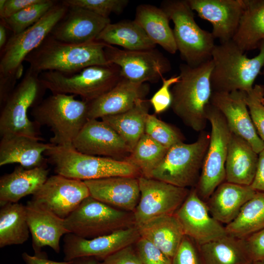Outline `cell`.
<instances>
[{
    "label": "cell",
    "mask_w": 264,
    "mask_h": 264,
    "mask_svg": "<svg viewBox=\"0 0 264 264\" xmlns=\"http://www.w3.org/2000/svg\"><path fill=\"white\" fill-rule=\"evenodd\" d=\"M212 60L198 66H179L178 81L171 90L174 112L184 124L197 132L204 131L207 119L205 108L213 92L211 75Z\"/></svg>",
    "instance_id": "1"
},
{
    "label": "cell",
    "mask_w": 264,
    "mask_h": 264,
    "mask_svg": "<svg viewBox=\"0 0 264 264\" xmlns=\"http://www.w3.org/2000/svg\"><path fill=\"white\" fill-rule=\"evenodd\" d=\"M107 45L97 40L83 44H69L49 34L24 61L39 73L46 71L72 73L90 66L111 64L106 57Z\"/></svg>",
    "instance_id": "2"
},
{
    "label": "cell",
    "mask_w": 264,
    "mask_h": 264,
    "mask_svg": "<svg viewBox=\"0 0 264 264\" xmlns=\"http://www.w3.org/2000/svg\"><path fill=\"white\" fill-rule=\"evenodd\" d=\"M258 49L259 54L250 58L232 40L216 44L212 53L213 91L248 93L251 90L256 78L264 68V41Z\"/></svg>",
    "instance_id": "3"
},
{
    "label": "cell",
    "mask_w": 264,
    "mask_h": 264,
    "mask_svg": "<svg viewBox=\"0 0 264 264\" xmlns=\"http://www.w3.org/2000/svg\"><path fill=\"white\" fill-rule=\"evenodd\" d=\"M88 102L77 100L74 95L52 94L32 108L34 121L46 126L53 133L50 143L72 146L88 118Z\"/></svg>",
    "instance_id": "4"
},
{
    "label": "cell",
    "mask_w": 264,
    "mask_h": 264,
    "mask_svg": "<svg viewBox=\"0 0 264 264\" xmlns=\"http://www.w3.org/2000/svg\"><path fill=\"white\" fill-rule=\"evenodd\" d=\"M55 172L82 181L112 176H141L132 164L124 160L82 154L73 146L52 145L44 154Z\"/></svg>",
    "instance_id": "5"
},
{
    "label": "cell",
    "mask_w": 264,
    "mask_h": 264,
    "mask_svg": "<svg viewBox=\"0 0 264 264\" xmlns=\"http://www.w3.org/2000/svg\"><path fill=\"white\" fill-rule=\"evenodd\" d=\"M39 78L52 94L78 95L89 102L111 89L122 77L119 67L110 64L90 66L72 73L44 71Z\"/></svg>",
    "instance_id": "6"
},
{
    "label": "cell",
    "mask_w": 264,
    "mask_h": 264,
    "mask_svg": "<svg viewBox=\"0 0 264 264\" xmlns=\"http://www.w3.org/2000/svg\"><path fill=\"white\" fill-rule=\"evenodd\" d=\"M160 8L174 23L173 31L177 49L186 64L196 66L211 60L215 39L211 32L197 23L194 11L187 0H165Z\"/></svg>",
    "instance_id": "7"
},
{
    "label": "cell",
    "mask_w": 264,
    "mask_h": 264,
    "mask_svg": "<svg viewBox=\"0 0 264 264\" xmlns=\"http://www.w3.org/2000/svg\"><path fill=\"white\" fill-rule=\"evenodd\" d=\"M39 74L29 67L2 105L0 115L1 137L18 134L43 139L40 136V126L34 121H31L27 114L29 108L34 107L43 100L46 90L40 79Z\"/></svg>",
    "instance_id": "8"
},
{
    "label": "cell",
    "mask_w": 264,
    "mask_h": 264,
    "mask_svg": "<svg viewBox=\"0 0 264 264\" xmlns=\"http://www.w3.org/2000/svg\"><path fill=\"white\" fill-rule=\"evenodd\" d=\"M209 141L210 133L203 131L193 143L182 142L173 145L168 149L150 178L180 187H195L200 175Z\"/></svg>",
    "instance_id": "9"
},
{
    "label": "cell",
    "mask_w": 264,
    "mask_h": 264,
    "mask_svg": "<svg viewBox=\"0 0 264 264\" xmlns=\"http://www.w3.org/2000/svg\"><path fill=\"white\" fill-rule=\"evenodd\" d=\"M65 225L68 233L91 239L134 226L135 222L133 212L114 208L90 196L65 219Z\"/></svg>",
    "instance_id": "10"
},
{
    "label": "cell",
    "mask_w": 264,
    "mask_h": 264,
    "mask_svg": "<svg viewBox=\"0 0 264 264\" xmlns=\"http://www.w3.org/2000/svg\"><path fill=\"white\" fill-rule=\"evenodd\" d=\"M211 126L210 141L200 175L194 187L199 198L206 201L225 180V162L231 131L222 113L210 103L205 108Z\"/></svg>",
    "instance_id": "11"
},
{
    "label": "cell",
    "mask_w": 264,
    "mask_h": 264,
    "mask_svg": "<svg viewBox=\"0 0 264 264\" xmlns=\"http://www.w3.org/2000/svg\"><path fill=\"white\" fill-rule=\"evenodd\" d=\"M68 9L62 0L58 1L36 23L20 33L12 34L1 49L0 77L16 76L26 56L50 34Z\"/></svg>",
    "instance_id": "12"
},
{
    "label": "cell",
    "mask_w": 264,
    "mask_h": 264,
    "mask_svg": "<svg viewBox=\"0 0 264 264\" xmlns=\"http://www.w3.org/2000/svg\"><path fill=\"white\" fill-rule=\"evenodd\" d=\"M138 179L140 196L133 212L137 227L154 218L174 214L190 191L153 178L141 176Z\"/></svg>",
    "instance_id": "13"
},
{
    "label": "cell",
    "mask_w": 264,
    "mask_h": 264,
    "mask_svg": "<svg viewBox=\"0 0 264 264\" xmlns=\"http://www.w3.org/2000/svg\"><path fill=\"white\" fill-rule=\"evenodd\" d=\"M108 61L118 66L122 77L134 83L157 82L171 69L170 62L155 48L131 51L107 44Z\"/></svg>",
    "instance_id": "14"
},
{
    "label": "cell",
    "mask_w": 264,
    "mask_h": 264,
    "mask_svg": "<svg viewBox=\"0 0 264 264\" xmlns=\"http://www.w3.org/2000/svg\"><path fill=\"white\" fill-rule=\"evenodd\" d=\"M140 238L135 225L91 239L68 233L64 238V261L84 257L103 261L115 252L135 244Z\"/></svg>",
    "instance_id": "15"
},
{
    "label": "cell",
    "mask_w": 264,
    "mask_h": 264,
    "mask_svg": "<svg viewBox=\"0 0 264 264\" xmlns=\"http://www.w3.org/2000/svg\"><path fill=\"white\" fill-rule=\"evenodd\" d=\"M89 196L84 181L57 174L48 177L31 200L65 219Z\"/></svg>",
    "instance_id": "16"
},
{
    "label": "cell",
    "mask_w": 264,
    "mask_h": 264,
    "mask_svg": "<svg viewBox=\"0 0 264 264\" xmlns=\"http://www.w3.org/2000/svg\"><path fill=\"white\" fill-rule=\"evenodd\" d=\"M185 236L201 245L227 235L225 226L210 214L205 201L194 187L174 214Z\"/></svg>",
    "instance_id": "17"
},
{
    "label": "cell",
    "mask_w": 264,
    "mask_h": 264,
    "mask_svg": "<svg viewBox=\"0 0 264 264\" xmlns=\"http://www.w3.org/2000/svg\"><path fill=\"white\" fill-rule=\"evenodd\" d=\"M247 93L213 91L210 103L224 116L232 132L246 140L259 154L264 142L259 137L252 121L246 104Z\"/></svg>",
    "instance_id": "18"
},
{
    "label": "cell",
    "mask_w": 264,
    "mask_h": 264,
    "mask_svg": "<svg viewBox=\"0 0 264 264\" xmlns=\"http://www.w3.org/2000/svg\"><path fill=\"white\" fill-rule=\"evenodd\" d=\"M73 147L84 154L125 160L130 148L109 125L102 120L89 119L72 143Z\"/></svg>",
    "instance_id": "19"
},
{
    "label": "cell",
    "mask_w": 264,
    "mask_h": 264,
    "mask_svg": "<svg viewBox=\"0 0 264 264\" xmlns=\"http://www.w3.org/2000/svg\"><path fill=\"white\" fill-rule=\"evenodd\" d=\"M191 9L212 25V34L220 43L232 40L238 28L244 0H187Z\"/></svg>",
    "instance_id": "20"
},
{
    "label": "cell",
    "mask_w": 264,
    "mask_h": 264,
    "mask_svg": "<svg viewBox=\"0 0 264 264\" xmlns=\"http://www.w3.org/2000/svg\"><path fill=\"white\" fill-rule=\"evenodd\" d=\"M110 21L89 10L68 7L63 18L50 35L55 39L73 44H83L95 41Z\"/></svg>",
    "instance_id": "21"
},
{
    "label": "cell",
    "mask_w": 264,
    "mask_h": 264,
    "mask_svg": "<svg viewBox=\"0 0 264 264\" xmlns=\"http://www.w3.org/2000/svg\"><path fill=\"white\" fill-rule=\"evenodd\" d=\"M84 181L91 197L114 208L133 212L138 203V177L112 176Z\"/></svg>",
    "instance_id": "22"
},
{
    "label": "cell",
    "mask_w": 264,
    "mask_h": 264,
    "mask_svg": "<svg viewBox=\"0 0 264 264\" xmlns=\"http://www.w3.org/2000/svg\"><path fill=\"white\" fill-rule=\"evenodd\" d=\"M149 91L146 83H136L122 77L111 89L88 102V120L124 113L144 99Z\"/></svg>",
    "instance_id": "23"
},
{
    "label": "cell",
    "mask_w": 264,
    "mask_h": 264,
    "mask_svg": "<svg viewBox=\"0 0 264 264\" xmlns=\"http://www.w3.org/2000/svg\"><path fill=\"white\" fill-rule=\"evenodd\" d=\"M25 207L35 254L42 253V249L44 246H49L59 253L60 239L68 233L65 227V219L31 200Z\"/></svg>",
    "instance_id": "24"
},
{
    "label": "cell",
    "mask_w": 264,
    "mask_h": 264,
    "mask_svg": "<svg viewBox=\"0 0 264 264\" xmlns=\"http://www.w3.org/2000/svg\"><path fill=\"white\" fill-rule=\"evenodd\" d=\"M0 166L18 163L26 168L46 166L44 154L53 144L44 143L43 139L9 134L1 137Z\"/></svg>",
    "instance_id": "25"
},
{
    "label": "cell",
    "mask_w": 264,
    "mask_h": 264,
    "mask_svg": "<svg viewBox=\"0 0 264 264\" xmlns=\"http://www.w3.org/2000/svg\"><path fill=\"white\" fill-rule=\"evenodd\" d=\"M259 154L244 139L231 133L225 162V181L250 186L254 178Z\"/></svg>",
    "instance_id": "26"
},
{
    "label": "cell",
    "mask_w": 264,
    "mask_h": 264,
    "mask_svg": "<svg viewBox=\"0 0 264 264\" xmlns=\"http://www.w3.org/2000/svg\"><path fill=\"white\" fill-rule=\"evenodd\" d=\"M256 192L250 186L225 181L218 186L206 203L211 215L226 225L235 219Z\"/></svg>",
    "instance_id": "27"
},
{
    "label": "cell",
    "mask_w": 264,
    "mask_h": 264,
    "mask_svg": "<svg viewBox=\"0 0 264 264\" xmlns=\"http://www.w3.org/2000/svg\"><path fill=\"white\" fill-rule=\"evenodd\" d=\"M46 166L26 168L21 165L0 178V204L16 203L23 197L35 194L48 178Z\"/></svg>",
    "instance_id": "28"
},
{
    "label": "cell",
    "mask_w": 264,
    "mask_h": 264,
    "mask_svg": "<svg viewBox=\"0 0 264 264\" xmlns=\"http://www.w3.org/2000/svg\"><path fill=\"white\" fill-rule=\"evenodd\" d=\"M202 264H253L245 239L229 235L198 245Z\"/></svg>",
    "instance_id": "29"
},
{
    "label": "cell",
    "mask_w": 264,
    "mask_h": 264,
    "mask_svg": "<svg viewBox=\"0 0 264 264\" xmlns=\"http://www.w3.org/2000/svg\"><path fill=\"white\" fill-rule=\"evenodd\" d=\"M140 237L172 259L185 236L174 214L160 216L137 227Z\"/></svg>",
    "instance_id": "30"
},
{
    "label": "cell",
    "mask_w": 264,
    "mask_h": 264,
    "mask_svg": "<svg viewBox=\"0 0 264 264\" xmlns=\"http://www.w3.org/2000/svg\"><path fill=\"white\" fill-rule=\"evenodd\" d=\"M134 20L145 31L149 38L165 50L174 54L177 51L170 19L160 7L142 4L136 8Z\"/></svg>",
    "instance_id": "31"
},
{
    "label": "cell",
    "mask_w": 264,
    "mask_h": 264,
    "mask_svg": "<svg viewBox=\"0 0 264 264\" xmlns=\"http://www.w3.org/2000/svg\"><path fill=\"white\" fill-rule=\"evenodd\" d=\"M244 7L232 40L244 52L258 48L264 41V0H244Z\"/></svg>",
    "instance_id": "32"
},
{
    "label": "cell",
    "mask_w": 264,
    "mask_h": 264,
    "mask_svg": "<svg viewBox=\"0 0 264 264\" xmlns=\"http://www.w3.org/2000/svg\"><path fill=\"white\" fill-rule=\"evenodd\" d=\"M150 104L148 100L140 99L133 108L124 113L101 118L118 134L131 152L145 133Z\"/></svg>",
    "instance_id": "33"
},
{
    "label": "cell",
    "mask_w": 264,
    "mask_h": 264,
    "mask_svg": "<svg viewBox=\"0 0 264 264\" xmlns=\"http://www.w3.org/2000/svg\"><path fill=\"white\" fill-rule=\"evenodd\" d=\"M96 40L131 51L152 49L155 48L156 45L134 20L108 24Z\"/></svg>",
    "instance_id": "34"
},
{
    "label": "cell",
    "mask_w": 264,
    "mask_h": 264,
    "mask_svg": "<svg viewBox=\"0 0 264 264\" xmlns=\"http://www.w3.org/2000/svg\"><path fill=\"white\" fill-rule=\"evenodd\" d=\"M0 206V247L21 244L26 242L30 231L25 206L16 202Z\"/></svg>",
    "instance_id": "35"
},
{
    "label": "cell",
    "mask_w": 264,
    "mask_h": 264,
    "mask_svg": "<svg viewBox=\"0 0 264 264\" xmlns=\"http://www.w3.org/2000/svg\"><path fill=\"white\" fill-rule=\"evenodd\" d=\"M225 228L227 235L243 239L264 229V193L256 191Z\"/></svg>",
    "instance_id": "36"
},
{
    "label": "cell",
    "mask_w": 264,
    "mask_h": 264,
    "mask_svg": "<svg viewBox=\"0 0 264 264\" xmlns=\"http://www.w3.org/2000/svg\"><path fill=\"white\" fill-rule=\"evenodd\" d=\"M167 150L144 133L124 160L134 165L141 176L150 178L151 173L160 163Z\"/></svg>",
    "instance_id": "37"
},
{
    "label": "cell",
    "mask_w": 264,
    "mask_h": 264,
    "mask_svg": "<svg viewBox=\"0 0 264 264\" xmlns=\"http://www.w3.org/2000/svg\"><path fill=\"white\" fill-rule=\"evenodd\" d=\"M58 1L40 0L15 15L1 19L7 28L17 34L25 30L39 21Z\"/></svg>",
    "instance_id": "38"
},
{
    "label": "cell",
    "mask_w": 264,
    "mask_h": 264,
    "mask_svg": "<svg viewBox=\"0 0 264 264\" xmlns=\"http://www.w3.org/2000/svg\"><path fill=\"white\" fill-rule=\"evenodd\" d=\"M145 133L167 149L184 140L177 129L149 113L146 120Z\"/></svg>",
    "instance_id": "39"
},
{
    "label": "cell",
    "mask_w": 264,
    "mask_h": 264,
    "mask_svg": "<svg viewBox=\"0 0 264 264\" xmlns=\"http://www.w3.org/2000/svg\"><path fill=\"white\" fill-rule=\"evenodd\" d=\"M68 7H77L89 10L101 17L109 18L112 13L120 14L127 6L128 0H65Z\"/></svg>",
    "instance_id": "40"
},
{
    "label": "cell",
    "mask_w": 264,
    "mask_h": 264,
    "mask_svg": "<svg viewBox=\"0 0 264 264\" xmlns=\"http://www.w3.org/2000/svg\"><path fill=\"white\" fill-rule=\"evenodd\" d=\"M246 101L254 126L264 142V86L255 85L247 93Z\"/></svg>",
    "instance_id": "41"
},
{
    "label": "cell",
    "mask_w": 264,
    "mask_h": 264,
    "mask_svg": "<svg viewBox=\"0 0 264 264\" xmlns=\"http://www.w3.org/2000/svg\"><path fill=\"white\" fill-rule=\"evenodd\" d=\"M142 264H172V259L147 239L142 238L135 243Z\"/></svg>",
    "instance_id": "42"
},
{
    "label": "cell",
    "mask_w": 264,
    "mask_h": 264,
    "mask_svg": "<svg viewBox=\"0 0 264 264\" xmlns=\"http://www.w3.org/2000/svg\"><path fill=\"white\" fill-rule=\"evenodd\" d=\"M179 75H174L169 78H163L162 85L149 100L155 113L159 114L165 111L172 104V94L170 88L179 80Z\"/></svg>",
    "instance_id": "43"
},
{
    "label": "cell",
    "mask_w": 264,
    "mask_h": 264,
    "mask_svg": "<svg viewBox=\"0 0 264 264\" xmlns=\"http://www.w3.org/2000/svg\"><path fill=\"white\" fill-rule=\"evenodd\" d=\"M172 264H202L198 244L185 236L172 258Z\"/></svg>",
    "instance_id": "44"
},
{
    "label": "cell",
    "mask_w": 264,
    "mask_h": 264,
    "mask_svg": "<svg viewBox=\"0 0 264 264\" xmlns=\"http://www.w3.org/2000/svg\"><path fill=\"white\" fill-rule=\"evenodd\" d=\"M99 264H142L132 245L123 248L111 254Z\"/></svg>",
    "instance_id": "45"
},
{
    "label": "cell",
    "mask_w": 264,
    "mask_h": 264,
    "mask_svg": "<svg viewBox=\"0 0 264 264\" xmlns=\"http://www.w3.org/2000/svg\"><path fill=\"white\" fill-rule=\"evenodd\" d=\"M254 260H264V229L245 238Z\"/></svg>",
    "instance_id": "46"
},
{
    "label": "cell",
    "mask_w": 264,
    "mask_h": 264,
    "mask_svg": "<svg viewBox=\"0 0 264 264\" xmlns=\"http://www.w3.org/2000/svg\"><path fill=\"white\" fill-rule=\"evenodd\" d=\"M40 0H6L3 8L0 11V19L10 17L25 8L38 2Z\"/></svg>",
    "instance_id": "47"
},
{
    "label": "cell",
    "mask_w": 264,
    "mask_h": 264,
    "mask_svg": "<svg viewBox=\"0 0 264 264\" xmlns=\"http://www.w3.org/2000/svg\"><path fill=\"white\" fill-rule=\"evenodd\" d=\"M250 186L256 191L264 193V149L259 154L256 173Z\"/></svg>",
    "instance_id": "48"
},
{
    "label": "cell",
    "mask_w": 264,
    "mask_h": 264,
    "mask_svg": "<svg viewBox=\"0 0 264 264\" xmlns=\"http://www.w3.org/2000/svg\"><path fill=\"white\" fill-rule=\"evenodd\" d=\"M25 264H68L69 262H57L48 259L44 253L30 255L26 252L22 254Z\"/></svg>",
    "instance_id": "49"
},
{
    "label": "cell",
    "mask_w": 264,
    "mask_h": 264,
    "mask_svg": "<svg viewBox=\"0 0 264 264\" xmlns=\"http://www.w3.org/2000/svg\"><path fill=\"white\" fill-rule=\"evenodd\" d=\"M68 262V264H99L97 259L88 257H80Z\"/></svg>",
    "instance_id": "50"
},
{
    "label": "cell",
    "mask_w": 264,
    "mask_h": 264,
    "mask_svg": "<svg viewBox=\"0 0 264 264\" xmlns=\"http://www.w3.org/2000/svg\"><path fill=\"white\" fill-rule=\"evenodd\" d=\"M7 27L1 21L0 23V50L5 46L8 40L7 39Z\"/></svg>",
    "instance_id": "51"
},
{
    "label": "cell",
    "mask_w": 264,
    "mask_h": 264,
    "mask_svg": "<svg viewBox=\"0 0 264 264\" xmlns=\"http://www.w3.org/2000/svg\"><path fill=\"white\" fill-rule=\"evenodd\" d=\"M6 0H0V11H1L4 7Z\"/></svg>",
    "instance_id": "52"
},
{
    "label": "cell",
    "mask_w": 264,
    "mask_h": 264,
    "mask_svg": "<svg viewBox=\"0 0 264 264\" xmlns=\"http://www.w3.org/2000/svg\"><path fill=\"white\" fill-rule=\"evenodd\" d=\"M253 264H264V260L254 261Z\"/></svg>",
    "instance_id": "53"
},
{
    "label": "cell",
    "mask_w": 264,
    "mask_h": 264,
    "mask_svg": "<svg viewBox=\"0 0 264 264\" xmlns=\"http://www.w3.org/2000/svg\"><path fill=\"white\" fill-rule=\"evenodd\" d=\"M263 73L264 74V70H263Z\"/></svg>",
    "instance_id": "54"
}]
</instances>
